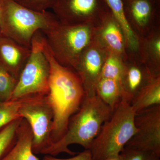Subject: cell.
<instances>
[{"instance_id": "cell-1", "label": "cell", "mask_w": 160, "mask_h": 160, "mask_svg": "<svg viewBox=\"0 0 160 160\" xmlns=\"http://www.w3.org/2000/svg\"><path fill=\"white\" fill-rule=\"evenodd\" d=\"M43 50L50 65L49 91L46 98L53 112L52 144L66 133L69 120L79 109L86 93L77 72L57 62L44 36Z\"/></svg>"}, {"instance_id": "cell-2", "label": "cell", "mask_w": 160, "mask_h": 160, "mask_svg": "<svg viewBox=\"0 0 160 160\" xmlns=\"http://www.w3.org/2000/svg\"><path fill=\"white\" fill-rule=\"evenodd\" d=\"M113 111L97 94L85 97L79 109L69 120L64 136L51 146L45 155L55 157L62 152L74 156L68 148L78 144L88 149L98 136L104 123L111 118Z\"/></svg>"}, {"instance_id": "cell-3", "label": "cell", "mask_w": 160, "mask_h": 160, "mask_svg": "<svg viewBox=\"0 0 160 160\" xmlns=\"http://www.w3.org/2000/svg\"><path fill=\"white\" fill-rule=\"evenodd\" d=\"M0 4L2 35L27 48L38 31L49 29L58 21L53 13L34 11L13 0H0Z\"/></svg>"}, {"instance_id": "cell-4", "label": "cell", "mask_w": 160, "mask_h": 160, "mask_svg": "<svg viewBox=\"0 0 160 160\" xmlns=\"http://www.w3.org/2000/svg\"><path fill=\"white\" fill-rule=\"evenodd\" d=\"M135 114L130 103L122 99L88 149L93 160H104L120 154L138 131L134 124Z\"/></svg>"}, {"instance_id": "cell-5", "label": "cell", "mask_w": 160, "mask_h": 160, "mask_svg": "<svg viewBox=\"0 0 160 160\" xmlns=\"http://www.w3.org/2000/svg\"><path fill=\"white\" fill-rule=\"evenodd\" d=\"M98 27L65 25L58 21L42 32L57 62L74 69L82 53L96 36Z\"/></svg>"}, {"instance_id": "cell-6", "label": "cell", "mask_w": 160, "mask_h": 160, "mask_svg": "<svg viewBox=\"0 0 160 160\" xmlns=\"http://www.w3.org/2000/svg\"><path fill=\"white\" fill-rule=\"evenodd\" d=\"M43 37L41 31H38L33 36L30 55L20 73L10 100L48 94L50 65L43 51Z\"/></svg>"}, {"instance_id": "cell-7", "label": "cell", "mask_w": 160, "mask_h": 160, "mask_svg": "<svg viewBox=\"0 0 160 160\" xmlns=\"http://www.w3.org/2000/svg\"><path fill=\"white\" fill-rule=\"evenodd\" d=\"M46 95L23 98L19 110L21 117L28 122L32 131V149L35 154L45 155L52 143L53 112Z\"/></svg>"}, {"instance_id": "cell-8", "label": "cell", "mask_w": 160, "mask_h": 160, "mask_svg": "<svg viewBox=\"0 0 160 160\" xmlns=\"http://www.w3.org/2000/svg\"><path fill=\"white\" fill-rule=\"evenodd\" d=\"M52 9L62 24L97 27L111 11L106 0H56Z\"/></svg>"}, {"instance_id": "cell-9", "label": "cell", "mask_w": 160, "mask_h": 160, "mask_svg": "<svg viewBox=\"0 0 160 160\" xmlns=\"http://www.w3.org/2000/svg\"><path fill=\"white\" fill-rule=\"evenodd\" d=\"M125 16L140 40L160 30V0H122Z\"/></svg>"}, {"instance_id": "cell-10", "label": "cell", "mask_w": 160, "mask_h": 160, "mask_svg": "<svg viewBox=\"0 0 160 160\" xmlns=\"http://www.w3.org/2000/svg\"><path fill=\"white\" fill-rule=\"evenodd\" d=\"M134 124L138 131L125 147L152 152L160 155V105L135 113Z\"/></svg>"}, {"instance_id": "cell-11", "label": "cell", "mask_w": 160, "mask_h": 160, "mask_svg": "<svg viewBox=\"0 0 160 160\" xmlns=\"http://www.w3.org/2000/svg\"><path fill=\"white\" fill-rule=\"evenodd\" d=\"M109 52L96 36L80 57L74 70L82 83L86 96L96 94V87Z\"/></svg>"}, {"instance_id": "cell-12", "label": "cell", "mask_w": 160, "mask_h": 160, "mask_svg": "<svg viewBox=\"0 0 160 160\" xmlns=\"http://www.w3.org/2000/svg\"><path fill=\"white\" fill-rule=\"evenodd\" d=\"M124 63L125 70L121 80L122 98L130 103L154 75L152 74L145 64L136 58L128 57Z\"/></svg>"}, {"instance_id": "cell-13", "label": "cell", "mask_w": 160, "mask_h": 160, "mask_svg": "<svg viewBox=\"0 0 160 160\" xmlns=\"http://www.w3.org/2000/svg\"><path fill=\"white\" fill-rule=\"evenodd\" d=\"M97 37L109 53L124 61L127 58L125 35L111 11L98 26Z\"/></svg>"}, {"instance_id": "cell-14", "label": "cell", "mask_w": 160, "mask_h": 160, "mask_svg": "<svg viewBox=\"0 0 160 160\" xmlns=\"http://www.w3.org/2000/svg\"><path fill=\"white\" fill-rule=\"evenodd\" d=\"M30 53V48L2 35L0 38V65L18 79Z\"/></svg>"}, {"instance_id": "cell-15", "label": "cell", "mask_w": 160, "mask_h": 160, "mask_svg": "<svg viewBox=\"0 0 160 160\" xmlns=\"http://www.w3.org/2000/svg\"><path fill=\"white\" fill-rule=\"evenodd\" d=\"M32 139L31 128L23 118L18 128L14 146L1 160H39L32 151Z\"/></svg>"}, {"instance_id": "cell-16", "label": "cell", "mask_w": 160, "mask_h": 160, "mask_svg": "<svg viewBox=\"0 0 160 160\" xmlns=\"http://www.w3.org/2000/svg\"><path fill=\"white\" fill-rule=\"evenodd\" d=\"M139 57L152 75H160V30L141 39Z\"/></svg>"}, {"instance_id": "cell-17", "label": "cell", "mask_w": 160, "mask_h": 160, "mask_svg": "<svg viewBox=\"0 0 160 160\" xmlns=\"http://www.w3.org/2000/svg\"><path fill=\"white\" fill-rule=\"evenodd\" d=\"M112 13L122 27L126 40L127 56L139 59L141 40L134 34L126 19L122 0H106Z\"/></svg>"}, {"instance_id": "cell-18", "label": "cell", "mask_w": 160, "mask_h": 160, "mask_svg": "<svg viewBox=\"0 0 160 160\" xmlns=\"http://www.w3.org/2000/svg\"><path fill=\"white\" fill-rule=\"evenodd\" d=\"M135 113L155 105H160V75H153L149 83L130 103Z\"/></svg>"}, {"instance_id": "cell-19", "label": "cell", "mask_w": 160, "mask_h": 160, "mask_svg": "<svg viewBox=\"0 0 160 160\" xmlns=\"http://www.w3.org/2000/svg\"><path fill=\"white\" fill-rule=\"evenodd\" d=\"M96 94L114 111L122 99L121 82L112 79L100 78L97 86Z\"/></svg>"}, {"instance_id": "cell-20", "label": "cell", "mask_w": 160, "mask_h": 160, "mask_svg": "<svg viewBox=\"0 0 160 160\" xmlns=\"http://www.w3.org/2000/svg\"><path fill=\"white\" fill-rule=\"evenodd\" d=\"M22 118L12 122L0 130V160L7 155L16 142L18 128Z\"/></svg>"}, {"instance_id": "cell-21", "label": "cell", "mask_w": 160, "mask_h": 160, "mask_svg": "<svg viewBox=\"0 0 160 160\" xmlns=\"http://www.w3.org/2000/svg\"><path fill=\"white\" fill-rule=\"evenodd\" d=\"M124 70V61L117 56L109 52L103 65L101 78L121 82Z\"/></svg>"}, {"instance_id": "cell-22", "label": "cell", "mask_w": 160, "mask_h": 160, "mask_svg": "<svg viewBox=\"0 0 160 160\" xmlns=\"http://www.w3.org/2000/svg\"><path fill=\"white\" fill-rule=\"evenodd\" d=\"M24 98L0 102V130L10 122L22 118L19 110Z\"/></svg>"}, {"instance_id": "cell-23", "label": "cell", "mask_w": 160, "mask_h": 160, "mask_svg": "<svg viewBox=\"0 0 160 160\" xmlns=\"http://www.w3.org/2000/svg\"><path fill=\"white\" fill-rule=\"evenodd\" d=\"M18 82V79L0 65V102L10 99Z\"/></svg>"}, {"instance_id": "cell-24", "label": "cell", "mask_w": 160, "mask_h": 160, "mask_svg": "<svg viewBox=\"0 0 160 160\" xmlns=\"http://www.w3.org/2000/svg\"><path fill=\"white\" fill-rule=\"evenodd\" d=\"M119 154L122 160H160V155L154 152L126 147Z\"/></svg>"}, {"instance_id": "cell-25", "label": "cell", "mask_w": 160, "mask_h": 160, "mask_svg": "<svg viewBox=\"0 0 160 160\" xmlns=\"http://www.w3.org/2000/svg\"><path fill=\"white\" fill-rule=\"evenodd\" d=\"M16 2L34 11L44 12L52 8L56 0H13Z\"/></svg>"}, {"instance_id": "cell-26", "label": "cell", "mask_w": 160, "mask_h": 160, "mask_svg": "<svg viewBox=\"0 0 160 160\" xmlns=\"http://www.w3.org/2000/svg\"><path fill=\"white\" fill-rule=\"evenodd\" d=\"M43 160H93L91 152L89 149H85L84 151L78 153L77 155L69 158H59L52 156L45 155Z\"/></svg>"}, {"instance_id": "cell-27", "label": "cell", "mask_w": 160, "mask_h": 160, "mask_svg": "<svg viewBox=\"0 0 160 160\" xmlns=\"http://www.w3.org/2000/svg\"><path fill=\"white\" fill-rule=\"evenodd\" d=\"M104 160H122L120 154L118 155L113 156L107 158Z\"/></svg>"}, {"instance_id": "cell-28", "label": "cell", "mask_w": 160, "mask_h": 160, "mask_svg": "<svg viewBox=\"0 0 160 160\" xmlns=\"http://www.w3.org/2000/svg\"><path fill=\"white\" fill-rule=\"evenodd\" d=\"M2 33H1V29H0V38H1V37L2 36Z\"/></svg>"}, {"instance_id": "cell-29", "label": "cell", "mask_w": 160, "mask_h": 160, "mask_svg": "<svg viewBox=\"0 0 160 160\" xmlns=\"http://www.w3.org/2000/svg\"><path fill=\"white\" fill-rule=\"evenodd\" d=\"M0 9H1V4H0Z\"/></svg>"}]
</instances>
